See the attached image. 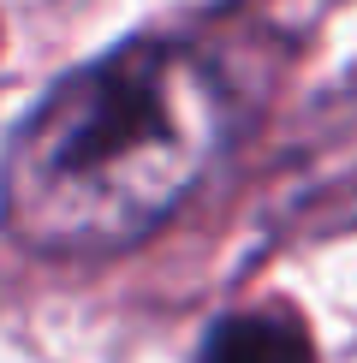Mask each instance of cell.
I'll return each instance as SVG.
<instances>
[{
	"label": "cell",
	"mask_w": 357,
	"mask_h": 363,
	"mask_svg": "<svg viewBox=\"0 0 357 363\" xmlns=\"http://www.w3.org/2000/svg\"><path fill=\"white\" fill-rule=\"evenodd\" d=\"M238 138V96L197 42L131 36L66 72L0 149V226L54 262L137 250Z\"/></svg>",
	"instance_id": "cell-1"
},
{
	"label": "cell",
	"mask_w": 357,
	"mask_h": 363,
	"mask_svg": "<svg viewBox=\"0 0 357 363\" xmlns=\"http://www.w3.org/2000/svg\"><path fill=\"white\" fill-rule=\"evenodd\" d=\"M203 363H316V345L286 310H238L215 322Z\"/></svg>",
	"instance_id": "cell-2"
}]
</instances>
